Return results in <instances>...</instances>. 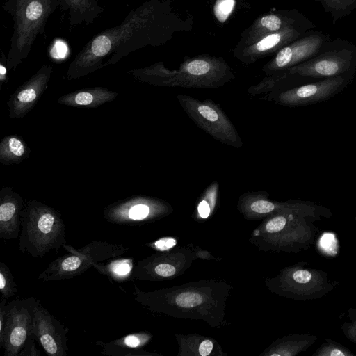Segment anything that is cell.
<instances>
[{
  "instance_id": "1",
  "label": "cell",
  "mask_w": 356,
  "mask_h": 356,
  "mask_svg": "<svg viewBox=\"0 0 356 356\" xmlns=\"http://www.w3.org/2000/svg\"><path fill=\"white\" fill-rule=\"evenodd\" d=\"M161 7L158 0L148 1L131 10L118 26L90 38L69 65L66 77L79 79L117 63L131 52L159 43Z\"/></svg>"
},
{
  "instance_id": "2",
  "label": "cell",
  "mask_w": 356,
  "mask_h": 356,
  "mask_svg": "<svg viewBox=\"0 0 356 356\" xmlns=\"http://www.w3.org/2000/svg\"><path fill=\"white\" fill-rule=\"evenodd\" d=\"M60 0H6L2 9L13 19V33L7 54V67L16 68L29 56L39 35H44L47 19Z\"/></svg>"
},
{
  "instance_id": "3",
  "label": "cell",
  "mask_w": 356,
  "mask_h": 356,
  "mask_svg": "<svg viewBox=\"0 0 356 356\" xmlns=\"http://www.w3.org/2000/svg\"><path fill=\"white\" fill-rule=\"evenodd\" d=\"M61 213L36 200L26 202L22 213L19 250L33 257L56 252L66 243Z\"/></svg>"
},
{
  "instance_id": "4",
  "label": "cell",
  "mask_w": 356,
  "mask_h": 356,
  "mask_svg": "<svg viewBox=\"0 0 356 356\" xmlns=\"http://www.w3.org/2000/svg\"><path fill=\"white\" fill-rule=\"evenodd\" d=\"M63 248L68 253L49 263L39 275L38 280L49 282L74 278L95 264L119 257L129 250L121 244L102 241H92L78 249L67 243Z\"/></svg>"
},
{
  "instance_id": "5",
  "label": "cell",
  "mask_w": 356,
  "mask_h": 356,
  "mask_svg": "<svg viewBox=\"0 0 356 356\" xmlns=\"http://www.w3.org/2000/svg\"><path fill=\"white\" fill-rule=\"evenodd\" d=\"M177 98L187 115L204 132L228 146L240 148L243 145L233 123L217 104L186 95H177Z\"/></svg>"
},
{
  "instance_id": "6",
  "label": "cell",
  "mask_w": 356,
  "mask_h": 356,
  "mask_svg": "<svg viewBox=\"0 0 356 356\" xmlns=\"http://www.w3.org/2000/svg\"><path fill=\"white\" fill-rule=\"evenodd\" d=\"M40 300L16 298L7 304L6 321L0 348L5 356H18L32 335L34 312Z\"/></svg>"
},
{
  "instance_id": "7",
  "label": "cell",
  "mask_w": 356,
  "mask_h": 356,
  "mask_svg": "<svg viewBox=\"0 0 356 356\" xmlns=\"http://www.w3.org/2000/svg\"><path fill=\"white\" fill-rule=\"evenodd\" d=\"M345 42L289 68V73L312 78L343 75L356 65V48Z\"/></svg>"
},
{
  "instance_id": "8",
  "label": "cell",
  "mask_w": 356,
  "mask_h": 356,
  "mask_svg": "<svg viewBox=\"0 0 356 356\" xmlns=\"http://www.w3.org/2000/svg\"><path fill=\"white\" fill-rule=\"evenodd\" d=\"M68 332V327L44 308L40 301L33 314L32 335L48 355H67Z\"/></svg>"
},
{
  "instance_id": "9",
  "label": "cell",
  "mask_w": 356,
  "mask_h": 356,
  "mask_svg": "<svg viewBox=\"0 0 356 356\" xmlns=\"http://www.w3.org/2000/svg\"><path fill=\"white\" fill-rule=\"evenodd\" d=\"M345 76L325 78L280 92L275 99L277 104L287 106H304L330 99L341 91L349 83Z\"/></svg>"
},
{
  "instance_id": "10",
  "label": "cell",
  "mask_w": 356,
  "mask_h": 356,
  "mask_svg": "<svg viewBox=\"0 0 356 356\" xmlns=\"http://www.w3.org/2000/svg\"><path fill=\"white\" fill-rule=\"evenodd\" d=\"M328 37L321 32H315L284 46L264 70L270 74L307 60L320 52Z\"/></svg>"
},
{
  "instance_id": "11",
  "label": "cell",
  "mask_w": 356,
  "mask_h": 356,
  "mask_svg": "<svg viewBox=\"0 0 356 356\" xmlns=\"http://www.w3.org/2000/svg\"><path fill=\"white\" fill-rule=\"evenodd\" d=\"M52 72V65H42L10 95L7 102L10 118H22L34 107L46 90Z\"/></svg>"
},
{
  "instance_id": "12",
  "label": "cell",
  "mask_w": 356,
  "mask_h": 356,
  "mask_svg": "<svg viewBox=\"0 0 356 356\" xmlns=\"http://www.w3.org/2000/svg\"><path fill=\"white\" fill-rule=\"evenodd\" d=\"M156 202L143 196H132L104 208V218L111 223L134 225L148 220L155 213Z\"/></svg>"
},
{
  "instance_id": "13",
  "label": "cell",
  "mask_w": 356,
  "mask_h": 356,
  "mask_svg": "<svg viewBox=\"0 0 356 356\" xmlns=\"http://www.w3.org/2000/svg\"><path fill=\"white\" fill-rule=\"evenodd\" d=\"M26 202L10 187L0 191V238L13 240L20 235Z\"/></svg>"
},
{
  "instance_id": "14",
  "label": "cell",
  "mask_w": 356,
  "mask_h": 356,
  "mask_svg": "<svg viewBox=\"0 0 356 356\" xmlns=\"http://www.w3.org/2000/svg\"><path fill=\"white\" fill-rule=\"evenodd\" d=\"M118 93L106 88L95 87L74 91L59 97L60 104L87 108H96L115 99Z\"/></svg>"
},
{
  "instance_id": "15",
  "label": "cell",
  "mask_w": 356,
  "mask_h": 356,
  "mask_svg": "<svg viewBox=\"0 0 356 356\" xmlns=\"http://www.w3.org/2000/svg\"><path fill=\"white\" fill-rule=\"evenodd\" d=\"M61 11L68 12V20L71 29L76 25H89L104 11L97 0H60Z\"/></svg>"
},
{
  "instance_id": "16",
  "label": "cell",
  "mask_w": 356,
  "mask_h": 356,
  "mask_svg": "<svg viewBox=\"0 0 356 356\" xmlns=\"http://www.w3.org/2000/svg\"><path fill=\"white\" fill-rule=\"evenodd\" d=\"M145 333L128 334L109 342L96 341L100 352L104 355L112 356H135L140 355L138 349L148 340Z\"/></svg>"
},
{
  "instance_id": "17",
  "label": "cell",
  "mask_w": 356,
  "mask_h": 356,
  "mask_svg": "<svg viewBox=\"0 0 356 356\" xmlns=\"http://www.w3.org/2000/svg\"><path fill=\"white\" fill-rule=\"evenodd\" d=\"M307 29L301 28H286L277 32H273L258 41L250 49L252 56H258L269 52L279 47L286 44L301 36Z\"/></svg>"
},
{
  "instance_id": "18",
  "label": "cell",
  "mask_w": 356,
  "mask_h": 356,
  "mask_svg": "<svg viewBox=\"0 0 356 356\" xmlns=\"http://www.w3.org/2000/svg\"><path fill=\"white\" fill-rule=\"evenodd\" d=\"M95 264L93 268L100 274L106 276L110 281L124 283L134 280V261L131 258H113Z\"/></svg>"
},
{
  "instance_id": "19",
  "label": "cell",
  "mask_w": 356,
  "mask_h": 356,
  "mask_svg": "<svg viewBox=\"0 0 356 356\" xmlns=\"http://www.w3.org/2000/svg\"><path fill=\"white\" fill-rule=\"evenodd\" d=\"M29 156L27 144L18 136L9 135L0 143V162L3 165L18 164Z\"/></svg>"
},
{
  "instance_id": "20",
  "label": "cell",
  "mask_w": 356,
  "mask_h": 356,
  "mask_svg": "<svg viewBox=\"0 0 356 356\" xmlns=\"http://www.w3.org/2000/svg\"><path fill=\"white\" fill-rule=\"evenodd\" d=\"M319 2L330 13L333 23L348 15L356 8V0H313Z\"/></svg>"
},
{
  "instance_id": "21",
  "label": "cell",
  "mask_w": 356,
  "mask_h": 356,
  "mask_svg": "<svg viewBox=\"0 0 356 356\" xmlns=\"http://www.w3.org/2000/svg\"><path fill=\"white\" fill-rule=\"evenodd\" d=\"M18 291L14 277L8 266L3 261L0 262V292L1 297L8 299L14 296Z\"/></svg>"
},
{
  "instance_id": "22",
  "label": "cell",
  "mask_w": 356,
  "mask_h": 356,
  "mask_svg": "<svg viewBox=\"0 0 356 356\" xmlns=\"http://www.w3.org/2000/svg\"><path fill=\"white\" fill-rule=\"evenodd\" d=\"M235 5V0H218L214 6V13L220 22H224Z\"/></svg>"
},
{
  "instance_id": "23",
  "label": "cell",
  "mask_w": 356,
  "mask_h": 356,
  "mask_svg": "<svg viewBox=\"0 0 356 356\" xmlns=\"http://www.w3.org/2000/svg\"><path fill=\"white\" fill-rule=\"evenodd\" d=\"M202 302V297L200 294L192 292L181 293L175 298V302L178 306L186 308L197 306Z\"/></svg>"
},
{
  "instance_id": "24",
  "label": "cell",
  "mask_w": 356,
  "mask_h": 356,
  "mask_svg": "<svg viewBox=\"0 0 356 356\" xmlns=\"http://www.w3.org/2000/svg\"><path fill=\"white\" fill-rule=\"evenodd\" d=\"M324 346H321V349L318 350V353L316 352V355H328V356H344V355H353L349 350L346 348L340 346V344H337L335 343L323 344ZM315 354V355H316Z\"/></svg>"
},
{
  "instance_id": "25",
  "label": "cell",
  "mask_w": 356,
  "mask_h": 356,
  "mask_svg": "<svg viewBox=\"0 0 356 356\" xmlns=\"http://www.w3.org/2000/svg\"><path fill=\"white\" fill-rule=\"evenodd\" d=\"M280 205L265 199H257L250 204V209L257 213H267L272 212Z\"/></svg>"
},
{
  "instance_id": "26",
  "label": "cell",
  "mask_w": 356,
  "mask_h": 356,
  "mask_svg": "<svg viewBox=\"0 0 356 356\" xmlns=\"http://www.w3.org/2000/svg\"><path fill=\"white\" fill-rule=\"evenodd\" d=\"M315 276L312 270L305 269H299L293 274V280L299 284H311L314 280Z\"/></svg>"
},
{
  "instance_id": "27",
  "label": "cell",
  "mask_w": 356,
  "mask_h": 356,
  "mask_svg": "<svg viewBox=\"0 0 356 356\" xmlns=\"http://www.w3.org/2000/svg\"><path fill=\"white\" fill-rule=\"evenodd\" d=\"M286 224V218L279 216L270 219L266 225V229L270 233H275L281 231Z\"/></svg>"
},
{
  "instance_id": "28",
  "label": "cell",
  "mask_w": 356,
  "mask_h": 356,
  "mask_svg": "<svg viewBox=\"0 0 356 356\" xmlns=\"http://www.w3.org/2000/svg\"><path fill=\"white\" fill-rule=\"evenodd\" d=\"M35 338L31 335L18 356H40V352L35 344Z\"/></svg>"
},
{
  "instance_id": "29",
  "label": "cell",
  "mask_w": 356,
  "mask_h": 356,
  "mask_svg": "<svg viewBox=\"0 0 356 356\" xmlns=\"http://www.w3.org/2000/svg\"><path fill=\"white\" fill-rule=\"evenodd\" d=\"M176 245V241L170 237L162 238L155 241L152 245L160 251L170 249Z\"/></svg>"
},
{
  "instance_id": "30",
  "label": "cell",
  "mask_w": 356,
  "mask_h": 356,
  "mask_svg": "<svg viewBox=\"0 0 356 356\" xmlns=\"http://www.w3.org/2000/svg\"><path fill=\"white\" fill-rule=\"evenodd\" d=\"M321 246L326 252H333L335 246V238L334 235L327 233L323 235L320 241Z\"/></svg>"
},
{
  "instance_id": "31",
  "label": "cell",
  "mask_w": 356,
  "mask_h": 356,
  "mask_svg": "<svg viewBox=\"0 0 356 356\" xmlns=\"http://www.w3.org/2000/svg\"><path fill=\"white\" fill-rule=\"evenodd\" d=\"M7 69V56H5L3 52L1 51L0 63V88H1L3 83L8 81Z\"/></svg>"
},
{
  "instance_id": "32",
  "label": "cell",
  "mask_w": 356,
  "mask_h": 356,
  "mask_svg": "<svg viewBox=\"0 0 356 356\" xmlns=\"http://www.w3.org/2000/svg\"><path fill=\"white\" fill-rule=\"evenodd\" d=\"M213 349V343L210 340L203 341L199 346V353L202 356L208 355Z\"/></svg>"
},
{
  "instance_id": "33",
  "label": "cell",
  "mask_w": 356,
  "mask_h": 356,
  "mask_svg": "<svg viewBox=\"0 0 356 356\" xmlns=\"http://www.w3.org/2000/svg\"><path fill=\"white\" fill-rule=\"evenodd\" d=\"M198 213L200 216L206 218L210 213V207L207 201L202 200L198 205Z\"/></svg>"
}]
</instances>
